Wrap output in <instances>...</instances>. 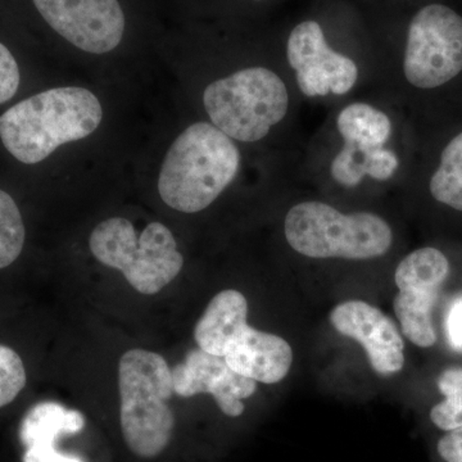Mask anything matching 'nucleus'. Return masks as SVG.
Instances as JSON below:
<instances>
[{
	"mask_svg": "<svg viewBox=\"0 0 462 462\" xmlns=\"http://www.w3.org/2000/svg\"><path fill=\"white\" fill-rule=\"evenodd\" d=\"M98 98L84 88H57L0 116V139L20 162L35 165L66 143L91 135L102 123Z\"/></svg>",
	"mask_w": 462,
	"mask_h": 462,
	"instance_id": "nucleus-1",
	"label": "nucleus"
},
{
	"mask_svg": "<svg viewBox=\"0 0 462 462\" xmlns=\"http://www.w3.org/2000/svg\"><path fill=\"white\" fill-rule=\"evenodd\" d=\"M239 165V149L229 136L211 124L190 125L167 152L158 191L176 211L196 214L229 187Z\"/></svg>",
	"mask_w": 462,
	"mask_h": 462,
	"instance_id": "nucleus-2",
	"label": "nucleus"
},
{
	"mask_svg": "<svg viewBox=\"0 0 462 462\" xmlns=\"http://www.w3.org/2000/svg\"><path fill=\"white\" fill-rule=\"evenodd\" d=\"M247 318L245 297L226 289L207 306L197 322L194 338L200 349L223 357L240 375L275 384L288 375L293 352L287 340L249 327Z\"/></svg>",
	"mask_w": 462,
	"mask_h": 462,
	"instance_id": "nucleus-3",
	"label": "nucleus"
},
{
	"mask_svg": "<svg viewBox=\"0 0 462 462\" xmlns=\"http://www.w3.org/2000/svg\"><path fill=\"white\" fill-rule=\"evenodd\" d=\"M120 421L125 442L139 457L162 454L171 440L175 415L169 400L172 374L162 356L130 349L118 364Z\"/></svg>",
	"mask_w": 462,
	"mask_h": 462,
	"instance_id": "nucleus-4",
	"label": "nucleus"
},
{
	"mask_svg": "<svg viewBox=\"0 0 462 462\" xmlns=\"http://www.w3.org/2000/svg\"><path fill=\"white\" fill-rule=\"evenodd\" d=\"M289 245L306 257L372 260L393 243L391 226L369 212L345 215L322 202L294 206L285 217Z\"/></svg>",
	"mask_w": 462,
	"mask_h": 462,
	"instance_id": "nucleus-5",
	"label": "nucleus"
},
{
	"mask_svg": "<svg viewBox=\"0 0 462 462\" xmlns=\"http://www.w3.org/2000/svg\"><path fill=\"white\" fill-rule=\"evenodd\" d=\"M89 247L100 263L123 273L135 291L147 296L167 287L184 264L171 230L161 223L149 224L138 236L126 218H108L91 233Z\"/></svg>",
	"mask_w": 462,
	"mask_h": 462,
	"instance_id": "nucleus-6",
	"label": "nucleus"
},
{
	"mask_svg": "<svg viewBox=\"0 0 462 462\" xmlns=\"http://www.w3.org/2000/svg\"><path fill=\"white\" fill-rule=\"evenodd\" d=\"M214 126L238 142L263 139L287 115L289 96L284 81L263 67H252L214 81L203 93Z\"/></svg>",
	"mask_w": 462,
	"mask_h": 462,
	"instance_id": "nucleus-7",
	"label": "nucleus"
},
{
	"mask_svg": "<svg viewBox=\"0 0 462 462\" xmlns=\"http://www.w3.org/2000/svg\"><path fill=\"white\" fill-rule=\"evenodd\" d=\"M404 76L413 87L434 89L462 71V17L442 5L421 8L407 35Z\"/></svg>",
	"mask_w": 462,
	"mask_h": 462,
	"instance_id": "nucleus-8",
	"label": "nucleus"
},
{
	"mask_svg": "<svg viewBox=\"0 0 462 462\" xmlns=\"http://www.w3.org/2000/svg\"><path fill=\"white\" fill-rule=\"evenodd\" d=\"M448 273L445 254L431 247L412 252L398 264L394 312L404 337L413 345L428 348L437 342L431 314Z\"/></svg>",
	"mask_w": 462,
	"mask_h": 462,
	"instance_id": "nucleus-9",
	"label": "nucleus"
},
{
	"mask_svg": "<svg viewBox=\"0 0 462 462\" xmlns=\"http://www.w3.org/2000/svg\"><path fill=\"white\" fill-rule=\"evenodd\" d=\"M48 25L79 50L105 54L118 47L125 14L118 0H32Z\"/></svg>",
	"mask_w": 462,
	"mask_h": 462,
	"instance_id": "nucleus-10",
	"label": "nucleus"
},
{
	"mask_svg": "<svg viewBox=\"0 0 462 462\" xmlns=\"http://www.w3.org/2000/svg\"><path fill=\"white\" fill-rule=\"evenodd\" d=\"M289 65L307 97L342 96L355 87L358 69L351 58L331 50L321 26L305 21L294 27L287 44Z\"/></svg>",
	"mask_w": 462,
	"mask_h": 462,
	"instance_id": "nucleus-11",
	"label": "nucleus"
},
{
	"mask_svg": "<svg viewBox=\"0 0 462 462\" xmlns=\"http://www.w3.org/2000/svg\"><path fill=\"white\" fill-rule=\"evenodd\" d=\"M173 393L189 398L212 394L221 411L230 418L245 412L242 401L256 392L257 382L234 372L223 357L203 349H191L184 363L171 369Z\"/></svg>",
	"mask_w": 462,
	"mask_h": 462,
	"instance_id": "nucleus-12",
	"label": "nucleus"
},
{
	"mask_svg": "<svg viewBox=\"0 0 462 462\" xmlns=\"http://www.w3.org/2000/svg\"><path fill=\"white\" fill-rule=\"evenodd\" d=\"M330 321L338 333L364 346L373 369L380 375L402 370L403 339L394 322L379 309L364 300H346L331 311Z\"/></svg>",
	"mask_w": 462,
	"mask_h": 462,
	"instance_id": "nucleus-13",
	"label": "nucleus"
},
{
	"mask_svg": "<svg viewBox=\"0 0 462 462\" xmlns=\"http://www.w3.org/2000/svg\"><path fill=\"white\" fill-rule=\"evenodd\" d=\"M398 157L385 148L365 149L345 143L331 163L334 180L346 188L357 187L365 176L385 181L398 169Z\"/></svg>",
	"mask_w": 462,
	"mask_h": 462,
	"instance_id": "nucleus-14",
	"label": "nucleus"
},
{
	"mask_svg": "<svg viewBox=\"0 0 462 462\" xmlns=\"http://www.w3.org/2000/svg\"><path fill=\"white\" fill-rule=\"evenodd\" d=\"M83 413L66 409L57 402L35 404L23 418L20 428L21 442L25 447L50 443L56 445L63 434H76L84 430Z\"/></svg>",
	"mask_w": 462,
	"mask_h": 462,
	"instance_id": "nucleus-15",
	"label": "nucleus"
},
{
	"mask_svg": "<svg viewBox=\"0 0 462 462\" xmlns=\"http://www.w3.org/2000/svg\"><path fill=\"white\" fill-rule=\"evenodd\" d=\"M337 127L345 143L365 149L384 148L392 134L388 116L366 103H354L343 109Z\"/></svg>",
	"mask_w": 462,
	"mask_h": 462,
	"instance_id": "nucleus-16",
	"label": "nucleus"
},
{
	"mask_svg": "<svg viewBox=\"0 0 462 462\" xmlns=\"http://www.w3.org/2000/svg\"><path fill=\"white\" fill-rule=\"evenodd\" d=\"M430 188L431 196L438 202L462 211V133L455 136L442 152Z\"/></svg>",
	"mask_w": 462,
	"mask_h": 462,
	"instance_id": "nucleus-17",
	"label": "nucleus"
},
{
	"mask_svg": "<svg viewBox=\"0 0 462 462\" xmlns=\"http://www.w3.org/2000/svg\"><path fill=\"white\" fill-rule=\"evenodd\" d=\"M25 225L14 199L0 190V269L20 257L25 245Z\"/></svg>",
	"mask_w": 462,
	"mask_h": 462,
	"instance_id": "nucleus-18",
	"label": "nucleus"
},
{
	"mask_svg": "<svg viewBox=\"0 0 462 462\" xmlns=\"http://www.w3.org/2000/svg\"><path fill=\"white\" fill-rule=\"evenodd\" d=\"M438 388L446 400L431 409V421L445 431L457 430L462 427V369L445 370L438 378Z\"/></svg>",
	"mask_w": 462,
	"mask_h": 462,
	"instance_id": "nucleus-19",
	"label": "nucleus"
},
{
	"mask_svg": "<svg viewBox=\"0 0 462 462\" xmlns=\"http://www.w3.org/2000/svg\"><path fill=\"white\" fill-rule=\"evenodd\" d=\"M26 382L23 358L11 346L0 345V409L16 400Z\"/></svg>",
	"mask_w": 462,
	"mask_h": 462,
	"instance_id": "nucleus-20",
	"label": "nucleus"
},
{
	"mask_svg": "<svg viewBox=\"0 0 462 462\" xmlns=\"http://www.w3.org/2000/svg\"><path fill=\"white\" fill-rule=\"evenodd\" d=\"M20 69L14 54L0 42V105L14 98L20 87Z\"/></svg>",
	"mask_w": 462,
	"mask_h": 462,
	"instance_id": "nucleus-21",
	"label": "nucleus"
},
{
	"mask_svg": "<svg viewBox=\"0 0 462 462\" xmlns=\"http://www.w3.org/2000/svg\"><path fill=\"white\" fill-rule=\"evenodd\" d=\"M25 448L23 462H84L76 456L62 454L58 451L56 445H50V443H41V445H32Z\"/></svg>",
	"mask_w": 462,
	"mask_h": 462,
	"instance_id": "nucleus-22",
	"label": "nucleus"
},
{
	"mask_svg": "<svg viewBox=\"0 0 462 462\" xmlns=\"http://www.w3.org/2000/svg\"><path fill=\"white\" fill-rule=\"evenodd\" d=\"M438 454L446 462H462V427L447 431L438 442Z\"/></svg>",
	"mask_w": 462,
	"mask_h": 462,
	"instance_id": "nucleus-23",
	"label": "nucleus"
},
{
	"mask_svg": "<svg viewBox=\"0 0 462 462\" xmlns=\"http://www.w3.org/2000/svg\"><path fill=\"white\" fill-rule=\"evenodd\" d=\"M447 333L454 348L462 351V300L452 306L447 318Z\"/></svg>",
	"mask_w": 462,
	"mask_h": 462,
	"instance_id": "nucleus-24",
	"label": "nucleus"
}]
</instances>
